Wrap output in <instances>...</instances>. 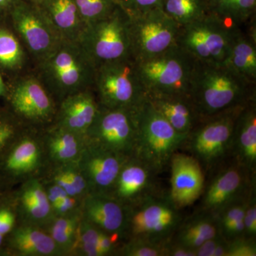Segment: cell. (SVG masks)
I'll use <instances>...</instances> for the list:
<instances>
[{
	"label": "cell",
	"mask_w": 256,
	"mask_h": 256,
	"mask_svg": "<svg viewBox=\"0 0 256 256\" xmlns=\"http://www.w3.org/2000/svg\"><path fill=\"white\" fill-rule=\"evenodd\" d=\"M128 16L131 54L136 62L156 56L178 45L182 26L162 8Z\"/></svg>",
	"instance_id": "10"
},
{
	"label": "cell",
	"mask_w": 256,
	"mask_h": 256,
	"mask_svg": "<svg viewBox=\"0 0 256 256\" xmlns=\"http://www.w3.org/2000/svg\"><path fill=\"white\" fill-rule=\"evenodd\" d=\"M256 190L249 198L244 217V236L256 238Z\"/></svg>",
	"instance_id": "41"
},
{
	"label": "cell",
	"mask_w": 256,
	"mask_h": 256,
	"mask_svg": "<svg viewBox=\"0 0 256 256\" xmlns=\"http://www.w3.org/2000/svg\"><path fill=\"white\" fill-rule=\"evenodd\" d=\"M9 184H10L4 178L0 176V190H6V186Z\"/></svg>",
	"instance_id": "50"
},
{
	"label": "cell",
	"mask_w": 256,
	"mask_h": 256,
	"mask_svg": "<svg viewBox=\"0 0 256 256\" xmlns=\"http://www.w3.org/2000/svg\"><path fill=\"white\" fill-rule=\"evenodd\" d=\"M9 196L10 194L6 192V190H0V204L4 202Z\"/></svg>",
	"instance_id": "49"
},
{
	"label": "cell",
	"mask_w": 256,
	"mask_h": 256,
	"mask_svg": "<svg viewBox=\"0 0 256 256\" xmlns=\"http://www.w3.org/2000/svg\"><path fill=\"white\" fill-rule=\"evenodd\" d=\"M140 107L108 108L100 106L86 134V140L124 156H134Z\"/></svg>",
	"instance_id": "11"
},
{
	"label": "cell",
	"mask_w": 256,
	"mask_h": 256,
	"mask_svg": "<svg viewBox=\"0 0 256 256\" xmlns=\"http://www.w3.org/2000/svg\"><path fill=\"white\" fill-rule=\"evenodd\" d=\"M197 62L178 45L156 56L137 62L146 94H188Z\"/></svg>",
	"instance_id": "6"
},
{
	"label": "cell",
	"mask_w": 256,
	"mask_h": 256,
	"mask_svg": "<svg viewBox=\"0 0 256 256\" xmlns=\"http://www.w3.org/2000/svg\"><path fill=\"white\" fill-rule=\"evenodd\" d=\"M230 160L256 174V98L244 106L236 120Z\"/></svg>",
	"instance_id": "24"
},
{
	"label": "cell",
	"mask_w": 256,
	"mask_h": 256,
	"mask_svg": "<svg viewBox=\"0 0 256 256\" xmlns=\"http://www.w3.org/2000/svg\"><path fill=\"white\" fill-rule=\"evenodd\" d=\"M247 196L230 202L214 214L218 232L226 242L244 236V217L249 198L252 192Z\"/></svg>",
	"instance_id": "29"
},
{
	"label": "cell",
	"mask_w": 256,
	"mask_h": 256,
	"mask_svg": "<svg viewBox=\"0 0 256 256\" xmlns=\"http://www.w3.org/2000/svg\"><path fill=\"white\" fill-rule=\"evenodd\" d=\"M6 97L10 110L23 122L42 124L52 122L57 104L36 74H25L8 88Z\"/></svg>",
	"instance_id": "14"
},
{
	"label": "cell",
	"mask_w": 256,
	"mask_h": 256,
	"mask_svg": "<svg viewBox=\"0 0 256 256\" xmlns=\"http://www.w3.org/2000/svg\"><path fill=\"white\" fill-rule=\"evenodd\" d=\"M130 158L86 140L78 163L89 191L110 193L120 171Z\"/></svg>",
	"instance_id": "15"
},
{
	"label": "cell",
	"mask_w": 256,
	"mask_h": 256,
	"mask_svg": "<svg viewBox=\"0 0 256 256\" xmlns=\"http://www.w3.org/2000/svg\"><path fill=\"white\" fill-rule=\"evenodd\" d=\"M82 218L102 232L126 238L128 207L110 194L89 192L82 198Z\"/></svg>",
	"instance_id": "18"
},
{
	"label": "cell",
	"mask_w": 256,
	"mask_h": 256,
	"mask_svg": "<svg viewBox=\"0 0 256 256\" xmlns=\"http://www.w3.org/2000/svg\"><path fill=\"white\" fill-rule=\"evenodd\" d=\"M28 58L14 30L0 26V68L10 73H20L26 67Z\"/></svg>",
	"instance_id": "30"
},
{
	"label": "cell",
	"mask_w": 256,
	"mask_h": 256,
	"mask_svg": "<svg viewBox=\"0 0 256 256\" xmlns=\"http://www.w3.org/2000/svg\"><path fill=\"white\" fill-rule=\"evenodd\" d=\"M44 185L52 206L64 197L68 195L63 188L53 182L50 181V182Z\"/></svg>",
	"instance_id": "43"
},
{
	"label": "cell",
	"mask_w": 256,
	"mask_h": 256,
	"mask_svg": "<svg viewBox=\"0 0 256 256\" xmlns=\"http://www.w3.org/2000/svg\"><path fill=\"white\" fill-rule=\"evenodd\" d=\"M82 198L67 195L52 206L54 216H63L80 212Z\"/></svg>",
	"instance_id": "40"
},
{
	"label": "cell",
	"mask_w": 256,
	"mask_h": 256,
	"mask_svg": "<svg viewBox=\"0 0 256 256\" xmlns=\"http://www.w3.org/2000/svg\"><path fill=\"white\" fill-rule=\"evenodd\" d=\"M20 0H0V14L9 13Z\"/></svg>",
	"instance_id": "47"
},
{
	"label": "cell",
	"mask_w": 256,
	"mask_h": 256,
	"mask_svg": "<svg viewBox=\"0 0 256 256\" xmlns=\"http://www.w3.org/2000/svg\"><path fill=\"white\" fill-rule=\"evenodd\" d=\"M186 137L178 133L146 100L140 109L133 156L160 174L170 164L172 156L180 150Z\"/></svg>",
	"instance_id": "5"
},
{
	"label": "cell",
	"mask_w": 256,
	"mask_h": 256,
	"mask_svg": "<svg viewBox=\"0 0 256 256\" xmlns=\"http://www.w3.org/2000/svg\"><path fill=\"white\" fill-rule=\"evenodd\" d=\"M101 233L102 230L82 218L72 250L76 249L82 256H102L98 247Z\"/></svg>",
	"instance_id": "34"
},
{
	"label": "cell",
	"mask_w": 256,
	"mask_h": 256,
	"mask_svg": "<svg viewBox=\"0 0 256 256\" xmlns=\"http://www.w3.org/2000/svg\"><path fill=\"white\" fill-rule=\"evenodd\" d=\"M8 14L12 30L36 65L44 60L62 41L37 5L20 0Z\"/></svg>",
	"instance_id": "12"
},
{
	"label": "cell",
	"mask_w": 256,
	"mask_h": 256,
	"mask_svg": "<svg viewBox=\"0 0 256 256\" xmlns=\"http://www.w3.org/2000/svg\"><path fill=\"white\" fill-rule=\"evenodd\" d=\"M227 249H228V242L222 237L220 242L216 247L213 256H226Z\"/></svg>",
	"instance_id": "45"
},
{
	"label": "cell",
	"mask_w": 256,
	"mask_h": 256,
	"mask_svg": "<svg viewBox=\"0 0 256 256\" xmlns=\"http://www.w3.org/2000/svg\"><path fill=\"white\" fill-rule=\"evenodd\" d=\"M170 165L168 196L176 208L182 210L200 200L206 183V174L200 163L188 153L176 152Z\"/></svg>",
	"instance_id": "16"
},
{
	"label": "cell",
	"mask_w": 256,
	"mask_h": 256,
	"mask_svg": "<svg viewBox=\"0 0 256 256\" xmlns=\"http://www.w3.org/2000/svg\"><path fill=\"white\" fill-rule=\"evenodd\" d=\"M38 6L62 41L79 42L86 25L75 0H44Z\"/></svg>",
	"instance_id": "25"
},
{
	"label": "cell",
	"mask_w": 256,
	"mask_h": 256,
	"mask_svg": "<svg viewBox=\"0 0 256 256\" xmlns=\"http://www.w3.org/2000/svg\"><path fill=\"white\" fill-rule=\"evenodd\" d=\"M246 104L202 118L185 138L180 150L194 158L205 174L230 160L234 126Z\"/></svg>",
	"instance_id": "3"
},
{
	"label": "cell",
	"mask_w": 256,
	"mask_h": 256,
	"mask_svg": "<svg viewBox=\"0 0 256 256\" xmlns=\"http://www.w3.org/2000/svg\"><path fill=\"white\" fill-rule=\"evenodd\" d=\"M181 210L168 195L160 193L144 198L128 207L126 238L170 242L184 218Z\"/></svg>",
	"instance_id": "8"
},
{
	"label": "cell",
	"mask_w": 256,
	"mask_h": 256,
	"mask_svg": "<svg viewBox=\"0 0 256 256\" xmlns=\"http://www.w3.org/2000/svg\"><path fill=\"white\" fill-rule=\"evenodd\" d=\"M23 124L10 109L0 108V161L23 132Z\"/></svg>",
	"instance_id": "35"
},
{
	"label": "cell",
	"mask_w": 256,
	"mask_h": 256,
	"mask_svg": "<svg viewBox=\"0 0 256 256\" xmlns=\"http://www.w3.org/2000/svg\"><path fill=\"white\" fill-rule=\"evenodd\" d=\"M5 237L6 236L0 234V254H2L3 252V248H4Z\"/></svg>",
	"instance_id": "51"
},
{
	"label": "cell",
	"mask_w": 256,
	"mask_h": 256,
	"mask_svg": "<svg viewBox=\"0 0 256 256\" xmlns=\"http://www.w3.org/2000/svg\"><path fill=\"white\" fill-rule=\"evenodd\" d=\"M218 234L214 216L196 210L191 216L184 218L172 240L195 249Z\"/></svg>",
	"instance_id": "28"
},
{
	"label": "cell",
	"mask_w": 256,
	"mask_h": 256,
	"mask_svg": "<svg viewBox=\"0 0 256 256\" xmlns=\"http://www.w3.org/2000/svg\"><path fill=\"white\" fill-rule=\"evenodd\" d=\"M94 90L100 106L108 108L140 107L146 100L137 62L132 56L98 66Z\"/></svg>",
	"instance_id": "4"
},
{
	"label": "cell",
	"mask_w": 256,
	"mask_h": 256,
	"mask_svg": "<svg viewBox=\"0 0 256 256\" xmlns=\"http://www.w3.org/2000/svg\"><path fill=\"white\" fill-rule=\"evenodd\" d=\"M13 198L16 214H20L24 222L44 228L54 216L44 184L37 178L26 180Z\"/></svg>",
	"instance_id": "23"
},
{
	"label": "cell",
	"mask_w": 256,
	"mask_h": 256,
	"mask_svg": "<svg viewBox=\"0 0 256 256\" xmlns=\"http://www.w3.org/2000/svg\"><path fill=\"white\" fill-rule=\"evenodd\" d=\"M222 238V236L218 234L213 238L208 239L206 242H204L202 245L195 248L196 256H213L216 247Z\"/></svg>",
	"instance_id": "44"
},
{
	"label": "cell",
	"mask_w": 256,
	"mask_h": 256,
	"mask_svg": "<svg viewBox=\"0 0 256 256\" xmlns=\"http://www.w3.org/2000/svg\"><path fill=\"white\" fill-rule=\"evenodd\" d=\"M86 142L84 134L54 124L45 133L46 152L54 164L78 162Z\"/></svg>",
	"instance_id": "27"
},
{
	"label": "cell",
	"mask_w": 256,
	"mask_h": 256,
	"mask_svg": "<svg viewBox=\"0 0 256 256\" xmlns=\"http://www.w3.org/2000/svg\"><path fill=\"white\" fill-rule=\"evenodd\" d=\"M99 108L94 88L76 92L58 102L52 124L86 136Z\"/></svg>",
	"instance_id": "19"
},
{
	"label": "cell",
	"mask_w": 256,
	"mask_h": 256,
	"mask_svg": "<svg viewBox=\"0 0 256 256\" xmlns=\"http://www.w3.org/2000/svg\"><path fill=\"white\" fill-rule=\"evenodd\" d=\"M256 0H226L214 14L229 24L242 28L255 18Z\"/></svg>",
	"instance_id": "33"
},
{
	"label": "cell",
	"mask_w": 256,
	"mask_h": 256,
	"mask_svg": "<svg viewBox=\"0 0 256 256\" xmlns=\"http://www.w3.org/2000/svg\"><path fill=\"white\" fill-rule=\"evenodd\" d=\"M146 100L184 136H188L202 119L188 94H146Z\"/></svg>",
	"instance_id": "22"
},
{
	"label": "cell",
	"mask_w": 256,
	"mask_h": 256,
	"mask_svg": "<svg viewBox=\"0 0 256 256\" xmlns=\"http://www.w3.org/2000/svg\"><path fill=\"white\" fill-rule=\"evenodd\" d=\"M166 242L141 238H128L117 252L124 256H164Z\"/></svg>",
	"instance_id": "36"
},
{
	"label": "cell",
	"mask_w": 256,
	"mask_h": 256,
	"mask_svg": "<svg viewBox=\"0 0 256 256\" xmlns=\"http://www.w3.org/2000/svg\"><path fill=\"white\" fill-rule=\"evenodd\" d=\"M188 95L201 118L214 116L256 98V84L223 64L197 62Z\"/></svg>",
	"instance_id": "1"
},
{
	"label": "cell",
	"mask_w": 256,
	"mask_h": 256,
	"mask_svg": "<svg viewBox=\"0 0 256 256\" xmlns=\"http://www.w3.org/2000/svg\"><path fill=\"white\" fill-rule=\"evenodd\" d=\"M42 162V149L36 138L23 132L0 161V176L8 183L34 172Z\"/></svg>",
	"instance_id": "20"
},
{
	"label": "cell",
	"mask_w": 256,
	"mask_h": 256,
	"mask_svg": "<svg viewBox=\"0 0 256 256\" xmlns=\"http://www.w3.org/2000/svg\"><path fill=\"white\" fill-rule=\"evenodd\" d=\"M235 26L214 13H210L180 28L178 45L196 62L223 64L227 54Z\"/></svg>",
	"instance_id": "9"
},
{
	"label": "cell",
	"mask_w": 256,
	"mask_h": 256,
	"mask_svg": "<svg viewBox=\"0 0 256 256\" xmlns=\"http://www.w3.org/2000/svg\"><path fill=\"white\" fill-rule=\"evenodd\" d=\"M78 43L96 68L132 56L129 16L118 6L110 14L86 25Z\"/></svg>",
	"instance_id": "7"
},
{
	"label": "cell",
	"mask_w": 256,
	"mask_h": 256,
	"mask_svg": "<svg viewBox=\"0 0 256 256\" xmlns=\"http://www.w3.org/2000/svg\"><path fill=\"white\" fill-rule=\"evenodd\" d=\"M226 0H204L210 13H216L218 11Z\"/></svg>",
	"instance_id": "46"
},
{
	"label": "cell",
	"mask_w": 256,
	"mask_h": 256,
	"mask_svg": "<svg viewBox=\"0 0 256 256\" xmlns=\"http://www.w3.org/2000/svg\"><path fill=\"white\" fill-rule=\"evenodd\" d=\"M158 174L142 160L130 156L120 171L109 194L124 206H132L160 193L156 186Z\"/></svg>",
	"instance_id": "17"
},
{
	"label": "cell",
	"mask_w": 256,
	"mask_h": 256,
	"mask_svg": "<svg viewBox=\"0 0 256 256\" xmlns=\"http://www.w3.org/2000/svg\"><path fill=\"white\" fill-rule=\"evenodd\" d=\"M226 256H256V238L242 236L230 240Z\"/></svg>",
	"instance_id": "39"
},
{
	"label": "cell",
	"mask_w": 256,
	"mask_h": 256,
	"mask_svg": "<svg viewBox=\"0 0 256 256\" xmlns=\"http://www.w3.org/2000/svg\"><path fill=\"white\" fill-rule=\"evenodd\" d=\"M50 181L60 185L70 196L82 198L90 192L78 162L54 164Z\"/></svg>",
	"instance_id": "31"
},
{
	"label": "cell",
	"mask_w": 256,
	"mask_h": 256,
	"mask_svg": "<svg viewBox=\"0 0 256 256\" xmlns=\"http://www.w3.org/2000/svg\"><path fill=\"white\" fill-rule=\"evenodd\" d=\"M24 1L26 2L31 3V4L37 5V6H40L44 0H24Z\"/></svg>",
	"instance_id": "52"
},
{
	"label": "cell",
	"mask_w": 256,
	"mask_h": 256,
	"mask_svg": "<svg viewBox=\"0 0 256 256\" xmlns=\"http://www.w3.org/2000/svg\"><path fill=\"white\" fill-rule=\"evenodd\" d=\"M162 10L180 26L210 14L204 0H163Z\"/></svg>",
	"instance_id": "32"
},
{
	"label": "cell",
	"mask_w": 256,
	"mask_h": 256,
	"mask_svg": "<svg viewBox=\"0 0 256 256\" xmlns=\"http://www.w3.org/2000/svg\"><path fill=\"white\" fill-rule=\"evenodd\" d=\"M244 32L235 26L228 54L223 64L252 84H256V34L255 25Z\"/></svg>",
	"instance_id": "26"
},
{
	"label": "cell",
	"mask_w": 256,
	"mask_h": 256,
	"mask_svg": "<svg viewBox=\"0 0 256 256\" xmlns=\"http://www.w3.org/2000/svg\"><path fill=\"white\" fill-rule=\"evenodd\" d=\"M200 197V212L214 214L230 202L247 196L256 188V174L230 160L210 174Z\"/></svg>",
	"instance_id": "13"
},
{
	"label": "cell",
	"mask_w": 256,
	"mask_h": 256,
	"mask_svg": "<svg viewBox=\"0 0 256 256\" xmlns=\"http://www.w3.org/2000/svg\"><path fill=\"white\" fill-rule=\"evenodd\" d=\"M36 66V75L56 104L72 94L94 88L96 67L78 42H60Z\"/></svg>",
	"instance_id": "2"
},
{
	"label": "cell",
	"mask_w": 256,
	"mask_h": 256,
	"mask_svg": "<svg viewBox=\"0 0 256 256\" xmlns=\"http://www.w3.org/2000/svg\"><path fill=\"white\" fill-rule=\"evenodd\" d=\"M86 25L105 18L118 5L114 0H75Z\"/></svg>",
	"instance_id": "37"
},
{
	"label": "cell",
	"mask_w": 256,
	"mask_h": 256,
	"mask_svg": "<svg viewBox=\"0 0 256 256\" xmlns=\"http://www.w3.org/2000/svg\"><path fill=\"white\" fill-rule=\"evenodd\" d=\"M164 256H196L195 249L170 240L165 246Z\"/></svg>",
	"instance_id": "42"
},
{
	"label": "cell",
	"mask_w": 256,
	"mask_h": 256,
	"mask_svg": "<svg viewBox=\"0 0 256 256\" xmlns=\"http://www.w3.org/2000/svg\"><path fill=\"white\" fill-rule=\"evenodd\" d=\"M8 92V86L5 84L2 76L1 73H0V98L6 97Z\"/></svg>",
	"instance_id": "48"
},
{
	"label": "cell",
	"mask_w": 256,
	"mask_h": 256,
	"mask_svg": "<svg viewBox=\"0 0 256 256\" xmlns=\"http://www.w3.org/2000/svg\"><path fill=\"white\" fill-rule=\"evenodd\" d=\"M2 254L18 256H53L64 254L50 234L42 227L22 223L15 226L5 237Z\"/></svg>",
	"instance_id": "21"
},
{
	"label": "cell",
	"mask_w": 256,
	"mask_h": 256,
	"mask_svg": "<svg viewBox=\"0 0 256 256\" xmlns=\"http://www.w3.org/2000/svg\"><path fill=\"white\" fill-rule=\"evenodd\" d=\"M119 8L128 15L140 14L149 10L162 8L163 0H114Z\"/></svg>",
	"instance_id": "38"
}]
</instances>
